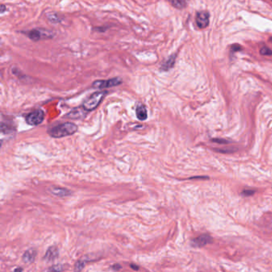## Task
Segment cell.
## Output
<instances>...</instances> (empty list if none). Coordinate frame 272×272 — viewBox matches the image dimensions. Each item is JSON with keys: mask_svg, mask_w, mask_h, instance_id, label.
Here are the masks:
<instances>
[{"mask_svg": "<svg viewBox=\"0 0 272 272\" xmlns=\"http://www.w3.org/2000/svg\"><path fill=\"white\" fill-rule=\"evenodd\" d=\"M78 126L72 122L58 124L49 130V134L54 138H61L73 135L77 132Z\"/></svg>", "mask_w": 272, "mask_h": 272, "instance_id": "1", "label": "cell"}, {"mask_svg": "<svg viewBox=\"0 0 272 272\" xmlns=\"http://www.w3.org/2000/svg\"><path fill=\"white\" fill-rule=\"evenodd\" d=\"M106 93H107L106 91H99V92L93 93L83 102L82 107L86 111H92L100 105Z\"/></svg>", "mask_w": 272, "mask_h": 272, "instance_id": "2", "label": "cell"}, {"mask_svg": "<svg viewBox=\"0 0 272 272\" xmlns=\"http://www.w3.org/2000/svg\"><path fill=\"white\" fill-rule=\"evenodd\" d=\"M45 114L43 110L42 109H35L34 111L31 112L29 114H27L26 117V121L30 125L36 126L38 125L44 121Z\"/></svg>", "mask_w": 272, "mask_h": 272, "instance_id": "3", "label": "cell"}, {"mask_svg": "<svg viewBox=\"0 0 272 272\" xmlns=\"http://www.w3.org/2000/svg\"><path fill=\"white\" fill-rule=\"evenodd\" d=\"M122 83V80L119 78H111L109 80H100L96 81L93 83V86L94 88H98V89H104V88H110V87L119 85Z\"/></svg>", "mask_w": 272, "mask_h": 272, "instance_id": "4", "label": "cell"}, {"mask_svg": "<svg viewBox=\"0 0 272 272\" xmlns=\"http://www.w3.org/2000/svg\"><path fill=\"white\" fill-rule=\"evenodd\" d=\"M212 241L213 239L211 235L204 234V235H200L199 237L192 239L191 244L194 247H202L204 246L207 245V244L212 243Z\"/></svg>", "mask_w": 272, "mask_h": 272, "instance_id": "5", "label": "cell"}, {"mask_svg": "<svg viewBox=\"0 0 272 272\" xmlns=\"http://www.w3.org/2000/svg\"><path fill=\"white\" fill-rule=\"evenodd\" d=\"M196 23L198 27L204 29L209 24V14L207 11H200L196 14Z\"/></svg>", "mask_w": 272, "mask_h": 272, "instance_id": "6", "label": "cell"}, {"mask_svg": "<svg viewBox=\"0 0 272 272\" xmlns=\"http://www.w3.org/2000/svg\"><path fill=\"white\" fill-rule=\"evenodd\" d=\"M58 257V249L55 246H52L49 247V249L46 251L45 255L44 256V260L46 262H53Z\"/></svg>", "mask_w": 272, "mask_h": 272, "instance_id": "7", "label": "cell"}, {"mask_svg": "<svg viewBox=\"0 0 272 272\" xmlns=\"http://www.w3.org/2000/svg\"><path fill=\"white\" fill-rule=\"evenodd\" d=\"M36 255H37V252L34 248L27 250L23 254V261L26 263H33L34 261Z\"/></svg>", "mask_w": 272, "mask_h": 272, "instance_id": "8", "label": "cell"}, {"mask_svg": "<svg viewBox=\"0 0 272 272\" xmlns=\"http://www.w3.org/2000/svg\"><path fill=\"white\" fill-rule=\"evenodd\" d=\"M50 192L58 197H65V196H68L69 195L71 194V192L69 191L68 189L59 188V187H53L50 188Z\"/></svg>", "mask_w": 272, "mask_h": 272, "instance_id": "9", "label": "cell"}, {"mask_svg": "<svg viewBox=\"0 0 272 272\" xmlns=\"http://www.w3.org/2000/svg\"><path fill=\"white\" fill-rule=\"evenodd\" d=\"M136 118L140 121H144L148 118V114H147V109L144 105H139L136 109Z\"/></svg>", "mask_w": 272, "mask_h": 272, "instance_id": "10", "label": "cell"}, {"mask_svg": "<svg viewBox=\"0 0 272 272\" xmlns=\"http://www.w3.org/2000/svg\"><path fill=\"white\" fill-rule=\"evenodd\" d=\"M176 57V54H172V55L170 56V57L164 62L163 64H162L161 70H165V71H168V70H169L170 69L172 68L173 66H174V64H175Z\"/></svg>", "mask_w": 272, "mask_h": 272, "instance_id": "11", "label": "cell"}, {"mask_svg": "<svg viewBox=\"0 0 272 272\" xmlns=\"http://www.w3.org/2000/svg\"><path fill=\"white\" fill-rule=\"evenodd\" d=\"M86 111L85 109H75L74 110H72L71 112H70L68 114H67V117L72 118V119L77 120L80 119V118H82L85 117L84 113Z\"/></svg>", "mask_w": 272, "mask_h": 272, "instance_id": "12", "label": "cell"}, {"mask_svg": "<svg viewBox=\"0 0 272 272\" xmlns=\"http://www.w3.org/2000/svg\"><path fill=\"white\" fill-rule=\"evenodd\" d=\"M169 2L176 8L183 9L187 6L188 0H169Z\"/></svg>", "mask_w": 272, "mask_h": 272, "instance_id": "13", "label": "cell"}, {"mask_svg": "<svg viewBox=\"0 0 272 272\" xmlns=\"http://www.w3.org/2000/svg\"><path fill=\"white\" fill-rule=\"evenodd\" d=\"M27 35L32 40H39L42 37V33L38 30H33L27 33Z\"/></svg>", "mask_w": 272, "mask_h": 272, "instance_id": "14", "label": "cell"}, {"mask_svg": "<svg viewBox=\"0 0 272 272\" xmlns=\"http://www.w3.org/2000/svg\"><path fill=\"white\" fill-rule=\"evenodd\" d=\"M213 150H215L216 152H218V153H235L238 150L237 148H234V147H229V148H214Z\"/></svg>", "mask_w": 272, "mask_h": 272, "instance_id": "15", "label": "cell"}, {"mask_svg": "<svg viewBox=\"0 0 272 272\" xmlns=\"http://www.w3.org/2000/svg\"><path fill=\"white\" fill-rule=\"evenodd\" d=\"M260 54H262V55H265V56L271 55L272 50L270 49H269L268 47H267V46H263V47L261 48V49H260Z\"/></svg>", "mask_w": 272, "mask_h": 272, "instance_id": "16", "label": "cell"}, {"mask_svg": "<svg viewBox=\"0 0 272 272\" xmlns=\"http://www.w3.org/2000/svg\"><path fill=\"white\" fill-rule=\"evenodd\" d=\"M212 141L217 143V144H228V143L231 142V140H225V139H220V138L212 139Z\"/></svg>", "mask_w": 272, "mask_h": 272, "instance_id": "17", "label": "cell"}, {"mask_svg": "<svg viewBox=\"0 0 272 272\" xmlns=\"http://www.w3.org/2000/svg\"><path fill=\"white\" fill-rule=\"evenodd\" d=\"M85 267V263L83 262L82 260H79L76 263V265H75V270H82L83 267Z\"/></svg>", "mask_w": 272, "mask_h": 272, "instance_id": "18", "label": "cell"}, {"mask_svg": "<svg viewBox=\"0 0 272 272\" xmlns=\"http://www.w3.org/2000/svg\"><path fill=\"white\" fill-rule=\"evenodd\" d=\"M255 192H256V191H255V190L245 189L244 191H243V192H242L241 194L244 196H252V195H254V194H255Z\"/></svg>", "mask_w": 272, "mask_h": 272, "instance_id": "19", "label": "cell"}, {"mask_svg": "<svg viewBox=\"0 0 272 272\" xmlns=\"http://www.w3.org/2000/svg\"><path fill=\"white\" fill-rule=\"evenodd\" d=\"M49 270H58V271H59V270H63V268L62 267V266H61V265H55V266H54L53 267L49 268Z\"/></svg>", "mask_w": 272, "mask_h": 272, "instance_id": "20", "label": "cell"}, {"mask_svg": "<svg viewBox=\"0 0 272 272\" xmlns=\"http://www.w3.org/2000/svg\"><path fill=\"white\" fill-rule=\"evenodd\" d=\"M112 268H113L114 270H120L121 268V265H119V264H114V265H113V266H112Z\"/></svg>", "mask_w": 272, "mask_h": 272, "instance_id": "21", "label": "cell"}, {"mask_svg": "<svg viewBox=\"0 0 272 272\" xmlns=\"http://www.w3.org/2000/svg\"><path fill=\"white\" fill-rule=\"evenodd\" d=\"M130 267L133 269L135 270H139V267L136 266V264H130Z\"/></svg>", "mask_w": 272, "mask_h": 272, "instance_id": "22", "label": "cell"}, {"mask_svg": "<svg viewBox=\"0 0 272 272\" xmlns=\"http://www.w3.org/2000/svg\"><path fill=\"white\" fill-rule=\"evenodd\" d=\"M15 271H16V270H20V271H22L23 269H22V268H17V269H15Z\"/></svg>", "mask_w": 272, "mask_h": 272, "instance_id": "23", "label": "cell"}]
</instances>
